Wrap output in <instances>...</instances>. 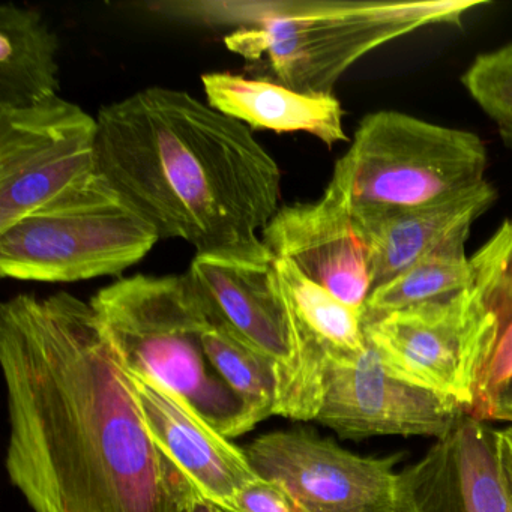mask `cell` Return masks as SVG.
Segmentation results:
<instances>
[{
  "mask_svg": "<svg viewBox=\"0 0 512 512\" xmlns=\"http://www.w3.org/2000/svg\"><path fill=\"white\" fill-rule=\"evenodd\" d=\"M98 175V121L82 107L0 109V232Z\"/></svg>",
  "mask_w": 512,
  "mask_h": 512,
  "instance_id": "cell-8",
  "label": "cell"
},
{
  "mask_svg": "<svg viewBox=\"0 0 512 512\" xmlns=\"http://www.w3.org/2000/svg\"><path fill=\"white\" fill-rule=\"evenodd\" d=\"M490 421L512 422V382L503 389L491 413Z\"/></svg>",
  "mask_w": 512,
  "mask_h": 512,
  "instance_id": "cell-27",
  "label": "cell"
},
{
  "mask_svg": "<svg viewBox=\"0 0 512 512\" xmlns=\"http://www.w3.org/2000/svg\"><path fill=\"white\" fill-rule=\"evenodd\" d=\"M98 172L161 238L196 254L271 260L259 230L280 209L281 172L251 128L178 89L100 110Z\"/></svg>",
  "mask_w": 512,
  "mask_h": 512,
  "instance_id": "cell-2",
  "label": "cell"
},
{
  "mask_svg": "<svg viewBox=\"0 0 512 512\" xmlns=\"http://www.w3.org/2000/svg\"><path fill=\"white\" fill-rule=\"evenodd\" d=\"M262 241L274 259L293 263L305 277L353 310H364L373 290L367 245L346 200L326 187L316 202L281 206Z\"/></svg>",
  "mask_w": 512,
  "mask_h": 512,
  "instance_id": "cell-12",
  "label": "cell"
},
{
  "mask_svg": "<svg viewBox=\"0 0 512 512\" xmlns=\"http://www.w3.org/2000/svg\"><path fill=\"white\" fill-rule=\"evenodd\" d=\"M398 512H512L496 458V430L466 416L400 472Z\"/></svg>",
  "mask_w": 512,
  "mask_h": 512,
  "instance_id": "cell-14",
  "label": "cell"
},
{
  "mask_svg": "<svg viewBox=\"0 0 512 512\" xmlns=\"http://www.w3.org/2000/svg\"><path fill=\"white\" fill-rule=\"evenodd\" d=\"M469 232L470 229L460 230L415 265L371 290L362 310L364 325L395 311L442 301L469 289L473 284L472 263L466 254Z\"/></svg>",
  "mask_w": 512,
  "mask_h": 512,
  "instance_id": "cell-19",
  "label": "cell"
},
{
  "mask_svg": "<svg viewBox=\"0 0 512 512\" xmlns=\"http://www.w3.org/2000/svg\"><path fill=\"white\" fill-rule=\"evenodd\" d=\"M488 151L470 131L380 110L362 119L328 187L353 217L421 208L484 184Z\"/></svg>",
  "mask_w": 512,
  "mask_h": 512,
  "instance_id": "cell-5",
  "label": "cell"
},
{
  "mask_svg": "<svg viewBox=\"0 0 512 512\" xmlns=\"http://www.w3.org/2000/svg\"><path fill=\"white\" fill-rule=\"evenodd\" d=\"M176 512H224L217 503L206 499L184 475H182L181 494H179Z\"/></svg>",
  "mask_w": 512,
  "mask_h": 512,
  "instance_id": "cell-26",
  "label": "cell"
},
{
  "mask_svg": "<svg viewBox=\"0 0 512 512\" xmlns=\"http://www.w3.org/2000/svg\"><path fill=\"white\" fill-rule=\"evenodd\" d=\"M208 104L254 130L307 133L328 146L347 142L343 107L334 95L299 94L265 79L230 73L202 76Z\"/></svg>",
  "mask_w": 512,
  "mask_h": 512,
  "instance_id": "cell-17",
  "label": "cell"
},
{
  "mask_svg": "<svg viewBox=\"0 0 512 512\" xmlns=\"http://www.w3.org/2000/svg\"><path fill=\"white\" fill-rule=\"evenodd\" d=\"M496 458L503 487L512 505V427L496 430Z\"/></svg>",
  "mask_w": 512,
  "mask_h": 512,
  "instance_id": "cell-25",
  "label": "cell"
},
{
  "mask_svg": "<svg viewBox=\"0 0 512 512\" xmlns=\"http://www.w3.org/2000/svg\"><path fill=\"white\" fill-rule=\"evenodd\" d=\"M91 305L125 370L178 392L229 439L251 431L244 404L209 361L205 311L185 274L121 278Z\"/></svg>",
  "mask_w": 512,
  "mask_h": 512,
  "instance_id": "cell-4",
  "label": "cell"
},
{
  "mask_svg": "<svg viewBox=\"0 0 512 512\" xmlns=\"http://www.w3.org/2000/svg\"><path fill=\"white\" fill-rule=\"evenodd\" d=\"M497 193L490 182L421 208L353 217L370 257L373 289L415 265L490 209Z\"/></svg>",
  "mask_w": 512,
  "mask_h": 512,
  "instance_id": "cell-16",
  "label": "cell"
},
{
  "mask_svg": "<svg viewBox=\"0 0 512 512\" xmlns=\"http://www.w3.org/2000/svg\"><path fill=\"white\" fill-rule=\"evenodd\" d=\"M8 478L32 512H176L182 473L146 430L91 302L67 292L0 307Z\"/></svg>",
  "mask_w": 512,
  "mask_h": 512,
  "instance_id": "cell-1",
  "label": "cell"
},
{
  "mask_svg": "<svg viewBox=\"0 0 512 512\" xmlns=\"http://www.w3.org/2000/svg\"><path fill=\"white\" fill-rule=\"evenodd\" d=\"M245 451L260 476L286 485L308 512H398L403 454L364 457L305 428L263 434Z\"/></svg>",
  "mask_w": 512,
  "mask_h": 512,
  "instance_id": "cell-9",
  "label": "cell"
},
{
  "mask_svg": "<svg viewBox=\"0 0 512 512\" xmlns=\"http://www.w3.org/2000/svg\"><path fill=\"white\" fill-rule=\"evenodd\" d=\"M59 38L38 11L0 7V109L59 97Z\"/></svg>",
  "mask_w": 512,
  "mask_h": 512,
  "instance_id": "cell-18",
  "label": "cell"
},
{
  "mask_svg": "<svg viewBox=\"0 0 512 512\" xmlns=\"http://www.w3.org/2000/svg\"><path fill=\"white\" fill-rule=\"evenodd\" d=\"M476 0H289L178 4L179 14L236 23L230 52L263 71L262 79L299 94L328 97L359 59L419 29L460 26Z\"/></svg>",
  "mask_w": 512,
  "mask_h": 512,
  "instance_id": "cell-3",
  "label": "cell"
},
{
  "mask_svg": "<svg viewBox=\"0 0 512 512\" xmlns=\"http://www.w3.org/2000/svg\"><path fill=\"white\" fill-rule=\"evenodd\" d=\"M203 344L215 371L244 404L251 430L275 415L278 386L275 359L208 316Z\"/></svg>",
  "mask_w": 512,
  "mask_h": 512,
  "instance_id": "cell-20",
  "label": "cell"
},
{
  "mask_svg": "<svg viewBox=\"0 0 512 512\" xmlns=\"http://www.w3.org/2000/svg\"><path fill=\"white\" fill-rule=\"evenodd\" d=\"M512 382V320L500 331L496 349L479 383L478 394L470 416L479 421H490L494 406L503 389Z\"/></svg>",
  "mask_w": 512,
  "mask_h": 512,
  "instance_id": "cell-23",
  "label": "cell"
},
{
  "mask_svg": "<svg viewBox=\"0 0 512 512\" xmlns=\"http://www.w3.org/2000/svg\"><path fill=\"white\" fill-rule=\"evenodd\" d=\"M272 262L196 254L185 277L209 319L275 359L278 383L289 367L290 337Z\"/></svg>",
  "mask_w": 512,
  "mask_h": 512,
  "instance_id": "cell-15",
  "label": "cell"
},
{
  "mask_svg": "<svg viewBox=\"0 0 512 512\" xmlns=\"http://www.w3.org/2000/svg\"><path fill=\"white\" fill-rule=\"evenodd\" d=\"M466 416V407L457 401L394 376L368 341L361 352L332 362L316 421L341 439L419 436L440 440Z\"/></svg>",
  "mask_w": 512,
  "mask_h": 512,
  "instance_id": "cell-10",
  "label": "cell"
},
{
  "mask_svg": "<svg viewBox=\"0 0 512 512\" xmlns=\"http://www.w3.org/2000/svg\"><path fill=\"white\" fill-rule=\"evenodd\" d=\"M220 508L224 512H308L286 485L260 475Z\"/></svg>",
  "mask_w": 512,
  "mask_h": 512,
  "instance_id": "cell-24",
  "label": "cell"
},
{
  "mask_svg": "<svg viewBox=\"0 0 512 512\" xmlns=\"http://www.w3.org/2000/svg\"><path fill=\"white\" fill-rule=\"evenodd\" d=\"M158 241L151 224L98 175L0 232V275L41 283L121 275Z\"/></svg>",
  "mask_w": 512,
  "mask_h": 512,
  "instance_id": "cell-6",
  "label": "cell"
},
{
  "mask_svg": "<svg viewBox=\"0 0 512 512\" xmlns=\"http://www.w3.org/2000/svg\"><path fill=\"white\" fill-rule=\"evenodd\" d=\"M368 341L398 379L443 395L472 412L496 349L500 322L485 293L469 289L367 323Z\"/></svg>",
  "mask_w": 512,
  "mask_h": 512,
  "instance_id": "cell-7",
  "label": "cell"
},
{
  "mask_svg": "<svg viewBox=\"0 0 512 512\" xmlns=\"http://www.w3.org/2000/svg\"><path fill=\"white\" fill-rule=\"evenodd\" d=\"M272 266L290 337V362L278 380L275 415L316 421L332 362L367 346L362 313L305 277L293 263L274 259Z\"/></svg>",
  "mask_w": 512,
  "mask_h": 512,
  "instance_id": "cell-11",
  "label": "cell"
},
{
  "mask_svg": "<svg viewBox=\"0 0 512 512\" xmlns=\"http://www.w3.org/2000/svg\"><path fill=\"white\" fill-rule=\"evenodd\" d=\"M127 373L155 445L206 499L223 506L259 476L247 451L212 427L182 395L151 377Z\"/></svg>",
  "mask_w": 512,
  "mask_h": 512,
  "instance_id": "cell-13",
  "label": "cell"
},
{
  "mask_svg": "<svg viewBox=\"0 0 512 512\" xmlns=\"http://www.w3.org/2000/svg\"><path fill=\"white\" fill-rule=\"evenodd\" d=\"M461 83L512 151V43L476 56Z\"/></svg>",
  "mask_w": 512,
  "mask_h": 512,
  "instance_id": "cell-21",
  "label": "cell"
},
{
  "mask_svg": "<svg viewBox=\"0 0 512 512\" xmlns=\"http://www.w3.org/2000/svg\"><path fill=\"white\" fill-rule=\"evenodd\" d=\"M470 263L473 283L485 293L502 331L512 320V220L499 227Z\"/></svg>",
  "mask_w": 512,
  "mask_h": 512,
  "instance_id": "cell-22",
  "label": "cell"
}]
</instances>
